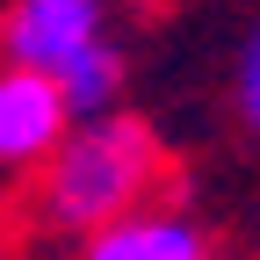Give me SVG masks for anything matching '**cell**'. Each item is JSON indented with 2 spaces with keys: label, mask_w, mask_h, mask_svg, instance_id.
Listing matches in <instances>:
<instances>
[{
  "label": "cell",
  "mask_w": 260,
  "mask_h": 260,
  "mask_svg": "<svg viewBox=\"0 0 260 260\" xmlns=\"http://www.w3.org/2000/svg\"><path fill=\"white\" fill-rule=\"evenodd\" d=\"M152 188H159V138L138 116L102 109V116H73V130L44 159L37 210L58 232H94V224L138 210Z\"/></svg>",
  "instance_id": "cell-1"
},
{
  "label": "cell",
  "mask_w": 260,
  "mask_h": 260,
  "mask_svg": "<svg viewBox=\"0 0 260 260\" xmlns=\"http://www.w3.org/2000/svg\"><path fill=\"white\" fill-rule=\"evenodd\" d=\"M102 37H109L102 0H15L0 22V58L29 65V73H58L65 58H80Z\"/></svg>",
  "instance_id": "cell-2"
},
{
  "label": "cell",
  "mask_w": 260,
  "mask_h": 260,
  "mask_svg": "<svg viewBox=\"0 0 260 260\" xmlns=\"http://www.w3.org/2000/svg\"><path fill=\"white\" fill-rule=\"evenodd\" d=\"M73 130V109L51 73L0 58V174H29L58 152V138Z\"/></svg>",
  "instance_id": "cell-3"
},
{
  "label": "cell",
  "mask_w": 260,
  "mask_h": 260,
  "mask_svg": "<svg viewBox=\"0 0 260 260\" xmlns=\"http://www.w3.org/2000/svg\"><path fill=\"white\" fill-rule=\"evenodd\" d=\"M80 260H217V253H210V232L195 217L138 203V210L80 232Z\"/></svg>",
  "instance_id": "cell-4"
},
{
  "label": "cell",
  "mask_w": 260,
  "mask_h": 260,
  "mask_svg": "<svg viewBox=\"0 0 260 260\" xmlns=\"http://www.w3.org/2000/svg\"><path fill=\"white\" fill-rule=\"evenodd\" d=\"M51 80H58V94H65L73 116H102V109H116V94H123V51L102 37V44H87L80 58H65Z\"/></svg>",
  "instance_id": "cell-5"
},
{
  "label": "cell",
  "mask_w": 260,
  "mask_h": 260,
  "mask_svg": "<svg viewBox=\"0 0 260 260\" xmlns=\"http://www.w3.org/2000/svg\"><path fill=\"white\" fill-rule=\"evenodd\" d=\"M239 109H246V123L260 130V29L246 37V51H239Z\"/></svg>",
  "instance_id": "cell-6"
}]
</instances>
